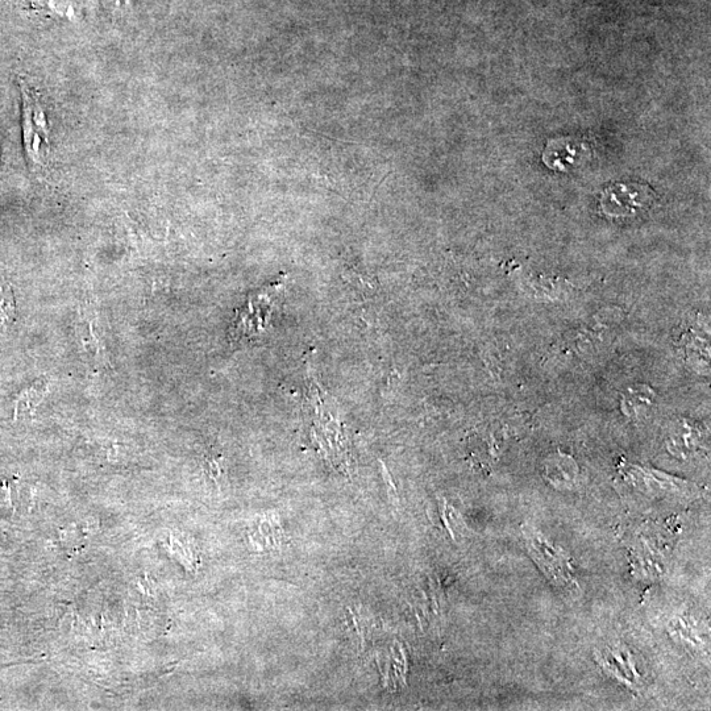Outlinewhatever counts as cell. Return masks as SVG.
I'll use <instances>...</instances> for the list:
<instances>
[{
  "label": "cell",
  "mask_w": 711,
  "mask_h": 711,
  "mask_svg": "<svg viewBox=\"0 0 711 711\" xmlns=\"http://www.w3.org/2000/svg\"><path fill=\"white\" fill-rule=\"evenodd\" d=\"M23 99L24 148L29 164L41 166L49 151V130L44 108L26 82L20 81Z\"/></svg>",
  "instance_id": "obj_1"
},
{
  "label": "cell",
  "mask_w": 711,
  "mask_h": 711,
  "mask_svg": "<svg viewBox=\"0 0 711 711\" xmlns=\"http://www.w3.org/2000/svg\"><path fill=\"white\" fill-rule=\"evenodd\" d=\"M14 293L7 282L0 281V334H4L15 320Z\"/></svg>",
  "instance_id": "obj_2"
},
{
  "label": "cell",
  "mask_w": 711,
  "mask_h": 711,
  "mask_svg": "<svg viewBox=\"0 0 711 711\" xmlns=\"http://www.w3.org/2000/svg\"><path fill=\"white\" fill-rule=\"evenodd\" d=\"M47 393V385L43 382H36L35 385L29 386L18 399V405H26L28 410H32L31 407H36L41 401H43L44 395Z\"/></svg>",
  "instance_id": "obj_3"
}]
</instances>
